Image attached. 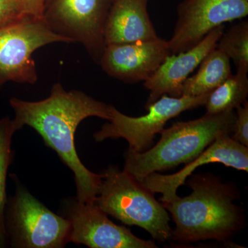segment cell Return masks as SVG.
I'll use <instances>...</instances> for the list:
<instances>
[{"label": "cell", "instance_id": "obj_1", "mask_svg": "<svg viewBox=\"0 0 248 248\" xmlns=\"http://www.w3.org/2000/svg\"><path fill=\"white\" fill-rule=\"evenodd\" d=\"M9 103L17 131L24 125L33 128L74 174L77 199L82 203H94L104 174L91 172L82 164L77 153L75 135L80 123L89 117L110 120L111 105L82 91H66L60 83L53 85L50 95L43 100L27 102L13 97Z\"/></svg>", "mask_w": 248, "mask_h": 248}, {"label": "cell", "instance_id": "obj_16", "mask_svg": "<svg viewBox=\"0 0 248 248\" xmlns=\"http://www.w3.org/2000/svg\"><path fill=\"white\" fill-rule=\"evenodd\" d=\"M248 95V73L237 72L214 90L205 102V115H215L234 110Z\"/></svg>", "mask_w": 248, "mask_h": 248}, {"label": "cell", "instance_id": "obj_15", "mask_svg": "<svg viewBox=\"0 0 248 248\" xmlns=\"http://www.w3.org/2000/svg\"><path fill=\"white\" fill-rule=\"evenodd\" d=\"M231 75V60L215 48L201 62L197 73L184 81L182 96L197 97L210 93Z\"/></svg>", "mask_w": 248, "mask_h": 248}, {"label": "cell", "instance_id": "obj_10", "mask_svg": "<svg viewBox=\"0 0 248 248\" xmlns=\"http://www.w3.org/2000/svg\"><path fill=\"white\" fill-rule=\"evenodd\" d=\"M248 15V0H184L169 42L171 55L186 51L214 29Z\"/></svg>", "mask_w": 248, "mask_h": 248}, {"label": "cell", "instance_id": "obj_21", "mask_svg": "<svg viewBox=\"0 0 248 248\" xmlns=\"http://www.w3.org/2000/svg\"><path fill=\"white\" fill-rule=\"evenodd\" d=\"M24 12L31 17H42L46 0H22Z\"/></svg>", "mask_w": 248, "mask_h": 248}, {"label": "cell", "instance_id": "obj_14", "mask_svg": "<svg viewBox=\"0 0 248 248\" xmlns=\"http://www.w3.org/2000/svg\"><path fill=\"white\" fill-rule=\"evenodd\" d=\"M148 0H112L104 27L106 46L157 39L148 12Z\"/></svg>", "mask_w": 248, "mask_h": 248}, {"label": "cell", "instance_id": "obj_19", "mask_svg": "<svg viewBox=\"0 0 248 248\" xmlns=\"http://www.w3.org/2000/svg\"><path fill=\"white\" fill-rule=\"evenodd\" d=\"M22 0H0V29L27 17Z\"/></svg>", "mask_w": 248, "mask_h": 248}, {"label": "cell", "instance_id": "obj_17", "mask_svg": "<svg viewBox=\"0 0 248 248\" xmlns=\"http://www.w3.org/2000/svg\"><path fill=\"white\" fill-rule=\"evenodd\" d=\"M17 131L14 120L8 116L0 119V248L9 247L4 228V211L8 200L6 181L9 166L14 158L12 139Z\"/></svg>", "mask_w": 248, "mask_h": 248}, {"label": "cell", "instance_id": "obj_5", "mask_svg": "<svg viewBox=\"0 0 248 248\" xmlns=\"http://www.w3.org/2000/svg\"><path fill=\"white\" fill-rule=\"evenodd\" d=\"M16 192L6 202L4 228L9 247L62 248L69 243L70 222L37 200L18 180Z\"/></svg>", "mask_w": 248, "mask_h": 248}, {"label": "cell", "instance_id": "obj_11", "mask_svg": "<svg viewBox=\"0 0 248 248\" xmlns=\"http://www.w3.org/2000/svg\"><path fill=\"white\" fill-rule=\"evenodd\" d=\"M170 55L168 41L158 37L107 45L99 64L109 76L134 84L149 79Z\"/></svg>", "mask_w": 248, "mask_h": 248}, {"label": "cell", "instance_id": "obj_7", "mask_svg": "<svg viewBox=\"0 0 248 248\" xmlns=\"http://www.w3.org/2000/svg\"><path fill=\"white\" fill-rule=\"evenodd\" d=\"M56 42L71 43L55 33L42 17L27 16L0 29V89L8 81L35 84L37 72L32 53Z\"/></svg>", "mask_w": 248, "mask_h": 248}, {"label": "cell", "instance_id": "obj_3", "mask_svg": "<svg viewBox=\"0 0 248 248\" xmlns=\"http://www.w3.org/2000/svg\"><path fill=\"white\" fill-rule=\"evenodd\" d=\"M236 112L205 115L197 120L177 122L160 133L155 146L143 153L128 151L124 154V171L143 180L152 172L167 170L179 165L188 164L203 153L222 134L231 135Z\"/></svg>", "mask_w": 248, "mask_h": 248}, {"label": "cell", "instance_id": "obj_8", "mask_svg": "<svg viewBox=\"0 0 248 248\" xmlns=\"http://www.w3.org/2000/svg\"><path fill=\"white\" fill-rule=\"evenodd\" d=\"M112 0H46L42 17L55 33L86 48L99 64L104 27Z\"/></svg>", "mask_w": 248, "mask_h": 248}, {"label": "cell", "instance_id": "obj_2", "mask_svg": "<svg viewBox=\"0 0 248 248\" xmlns=\"http://www.w3.org/2000/svg\"><path fill=\"white\" fill-rule=\"evenodd\" d=\"M189 177L190 195L161 203L175 223L171 241L180 245L208 240L228 242L246 223L244 210L234 203L240 198L237 187L212 173Z\"/></svg>", "mask_w": 248, "mask_h": 248}, {"label": "cell", "instance_id": "obj_20", "mask_svg": "<svg viewBox=\"0 0 248 248\" xmlns=\"http://www.w3.org/2000/svg\"><path fill=\"white\" fill-rule=\"evenodd\" d=\"M236 120L234 130L231 134V138L248 147V102L246 100L244 104L236 108Z\"/></svg>", "mask_w": 248, "mask_h": 248}, {"label": "cell", "instance_id": "obj_4", "mask_svg": "<svg viewBox=\"0 0 248 248\" xmlns=\"http://www.w3.org/2000/svg\"><path fill=\"white\" fill-rule=\"evenodd\" d=\"M94 203L102 211L128 226L148 232L159 242L170 241L169 213L141 182L115 166L108 167Z\"/></svg>", "mask_w": 248, "mask_h": 248}, {"label": "cell", "instance_id": "obj_9", "mask_svg": "<svg viewBox=\"0 0 248 248\" xmlns=\"http://www.w3.org/2000/svg\"><path fill=\"white\" fill-rule=\"evenodd\" d=\"M61 216L71 224L69 243L91 248H156L154 241L140 239L125 227L116 225L95 203L77 197L61 202Z\"/></svg>", "mask_w": 248, "mask_h": 248}, {"label": "cell", "instance_id": "obj_12", "mask_svg": "<svg viewBox=\"0 0 248 248\" xmlns=\"http://www.w3.org/2000/svg\"><path fill=\"white\" fill-rule=\"evenodd\" d=\"M213 163L248 172V147L234 141L231 135L222 134L179 172L169 175L152 172L140 182L153 193L161 194V203H167L177 197L178 188L197 168Z\"/></svg>", "mask_w": 248, "mask_h": 248}, {"label": "cell", "instance_id": "obj_6", "mask_svg": "<svg viewBox=\"0 0 248 248\" xmlns=\"http://www.w3.org/2000/svg\"><path fill=\"white\" fill-rule=\"evenodd\" d=\"M210 94L179 97L165 94L146 108V115L138 117L124 115L111 106L110 120L93 135V138L97 142L107 139H124L128 143L129 150L143 153L151 148L155 135L164 130L169 120L186 110L205 105Z\"/></svg>", "mask_w": 248, "mask_h": 248}, {"label": "cell", "instance_id": "obj_18", "mask_svg": "<svg viewBox=\"0 0 248 248\" xmlns=\"http://www.w3.org/2000/svg\"><path fill=\"white\" fill-rule=\"evenodd\" d=\"M216 48L226 54L237 72L248 73V22L244 21L223 32Z\"/></svg>", "mask_w": 248, "mask_h": 248}, {"label": "cell", "instance_id": "obj_13", "mask_svg": "<svg viewBox=\"0 0 248 248\" xmlns=\"http://www.w3.org/2000/svg\"><path fill=\"white\" fill-rule=\"evenodd\" d=\"M224 29V24L218 26L189 50L168 57L155 74L143 83L144 87L150 91L146 108L165 94L182 97L184 81L205 57L216 48Z\"/></svg>", "mask_w": 248, "mask_h": 248}]
</instances>
